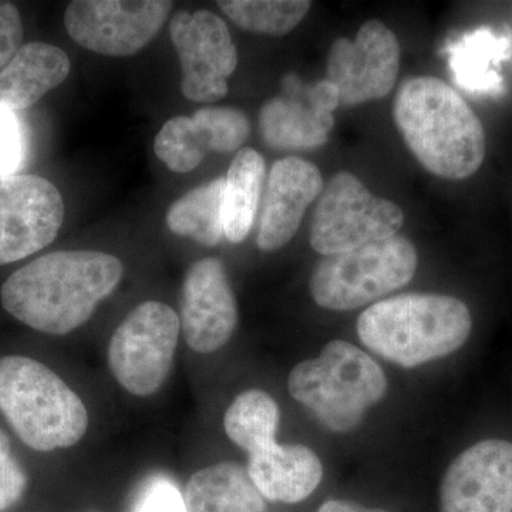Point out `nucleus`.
I'll return each mask as SVG.
<instances>
[{"instance_id": "5701e85b", "label": "nucleus", "mask_w": 512, "mask_h": 512, "mask_svg": "<svg viewBox=\"0 0 512 512\" xmlns=\"http://www.w3.org/2000/svg\"><path fill=\"white\" fill-rule=\"evenodd\" d=\"M508 46V39L487 29L464 37L450 52L454 79L471 93L500 94L503 77L493 66L503 59Z\"/></svg>"}, {"instance_id": "2eb2a0df", "label": "nucleus", "mask_w": 512, "mask_h": 512, "mask_svg": "<svg viewBox=\"0 0 512 512\" xmlns=\"http://www.w3.org/2000/svg\"><path fill=\"white\" fill-rule=\"evenodd\" d=\"M325 188L319 168L301 157L276 161L269 171L259 214L256 244L264 252L284 248L295 237L303 215Z\"/></svg>"}, {"instance_id": "473e14b6", "label": "nucleus", "mask_w": 512, "mask_h": 512, "mask_svg": "<svg viewBox=\"0 0 512 512\" xmlns=\"http://www.w3.org/2000/svg\"><path fill=\"white\" fill-rule=\"evenodd\" d=\"M6 454H10V441L5 431L0 429V456H6Z\"/></svg>"}, {"instance_id": "f03ea898", "label": "nucleus", "mask_w": 512, "mask_h": 512, "mask_svg": "<svg viewBox=\"0 0 512 512\" xmlns=\"http://www.w3.org/2000/svg\"><path fill=\"white\" fill-rule=\"evenodd\" d=\"M393 116L407 148L429 173L460 181L480 170L485 158L483 124L443 80H406L394 99Z\"/></svg>"}, {"instance_id": "1a4fd4ad", "label": "nucleus", "mask_w": 512, "mask_h": 512, "mask_svg": "<svg viewBox=\"0 0 512 512\" xmlns=\"http://www.w3.org/2000/svg\"><path fill=\"white\" fill-rule=\"evenodd\" d=\"M170 36L180 57L181 93L194 103H214L228 94V79L238 66V50L227 23L210 12H178Z\"/></svg>"}, {"instance_id": "0eeeda50", "label": "nucleus", "mask_w": 512, "mask_h": 512, "mask_svg": "<svg viewBox=\"0 0 512 512\" xmlns=\"http://www.w3.org/2000/svg\"><path fill=\"white\" fill-rule=\"evenodd\" d=\"M180 330L173 308L163 302L141 303L111 336V375L134 396L156 393L173 369Z\"/></svg>"}, {"instance_id": "39448f33", "label": "nucleus", "mask_w": 512, "mask_h": 512, "mask_svg": "<svg viewBox=\"0 0 512 512\" xmlns=\"http://www.w3.org/2000/svg\"><path fill=\"white\" fill-rule=\"evenodd\" d=\"M419 265L413 242L402 235L325 256L313 271V301L329 311H353L412 281Z\"/></svg>"}, {"instance_id": "6ab92c4d", "label": "nucleus", "mask_w": 512, "mask_h": 512, "mask_svg": "<svg viewBox=\"0 0 512 512\" xmlns=\"http://www.w3.org/2000/svg\"><path fill=\"white\" fill-rule=\"evenodd\" d=\"M188 512H265V498L248 470L220 463L192 474L184 488Z\"/></svg>"}, {"instance_id": "a878e982", "label": "nucleus", "mask_w": 512, "mask_h": 512, "mask_svg": "<svg viewBox=\"0 0 512 512\" xmlns=\"http://www.w3.org/2000/svg\"><path fill=\"white\" fill-rule=\"evenodd\" d=\"M229 20L255 35L285 36L308 15V0H220Z\"/></svg>"}, {"instance_id": "c756f323", "label": "nucleus", "mask_w": 512, "mask_h": 512, "mask_svg": "<svg viewBox=\"0 0 512 512\" xmlns=\"http://www.w3.org/2000/svg\"><path fill=\"white\" fill-rule=\"evenodd\" d=\"M28 485V477L10 454L0 456V512L13 507Z\"/></svg>"}, {"instance_id": "412c9836", "label": "nucleus", "mask_w": 512, "mask_h": 512, "mask_svg": "<svg viewBox=\"0 0 512 512\" xmlns=\"http://www.w3.org/2000/svg\"><path fill=\"white\" fill-rule=\"evenodd\" d=\"M265 178V160L254 148H241L229 165L224 191V237L244 241L254 227Z\"/></svg>"}, {"instance_id": "6e6552de", "label": "nucleus", "mask_w": 512, "mask_h": 512, "mask_svg": "<svg viewBox=\"0 0 512 512\" xmlns=\"http://www.w3.org/2000/svg\"><path fill=\"white\" fill-rule=\"evenodd\" d=\"M173 6L168 0H74L64 12V26L90 52L133 56L158 35Z\"/></svg>"}, {"instance_id": "20e7f679", "label": "nucleus", "mask_w": 512, "mask_h": 512, "mask_svg": "<svg viewBox=\"0 0 512 512\" xmlns=\"http://www.w3.org/2000/svg\"><path fill=\"white\" fill-rule=\"evenodd\" d=\"M0 412L36 451L72 447L89 429L79 394L52 369L25 356L0 357Z\"/></svg>"}, {"instance_id": "f3484780", "label": "nucleus", "mask_w": 512, "mask_h": 512, "mask_svg": "<svg viewBox=\"0 0 512 512\" xmlns=\"http://www.w3.org/2000/svg\"><path fill=\"white\" fill-rule=\"evenodd\" d=\"M70 73V59L59 47L32 42L22 46L8 66L0 70V110H25Z\"/></svg>"}, {"instance_id": "a211bd4d", "label": "nucleus", "mask_w": 512, "mask_h": 512, "mask_svg": "<svg viewBox=\"0 0 512 512\" xmlns=\"http://www.w3.org/2000/svg\"><path fill=\"white\" fill-rule=\"evenodd\" d=\"M293 399L311 409L326 429L349 433L360 426L367 407L340 389L319 359L303 360L288 379Z\"/></svg>"}, {"instance_id": "393cba45", "label": "nucleus", "mask_w": 512, "mask_h": 512, "mask_svg": "<svg viewBox=\"0 0 512 512\" xmlns=\"http://www.w3.org/2000/svg\"><path fill=\"white\" fill-rule=\"evenodd\" d=\"M279 419L281 412L274 397L252 389L235 397L225 412L224 429L232 443L254 454L276 443Z\"/></svg>"}, {"instance_id": "aec40b11", "label": "nucleus", "mask_w": 512, "mask_h": 512, "mask_svg": "<svg viewBox=\"0 0 512 512\" xmlns=\"http://www.w3.org/2000/svg\"><path fill=\"white\" fill-rule=\"evenodd\" d=\"M335 117L326 116L293 97L266 101L259 113L262 137L275 150H312L328 141Z\"/></svg>"}, {"instance_id": "4be33fe9", "label": "nucleus", "mask_w": 512, "mask_h": 512, "mask_svg": "<svg viewBox=\"0 0 512 512\" xmlns=\"http://www.w3.org/2000/svg\"><path fill=\"white\" fill-rule=\"evenodd\" d=\"M225 177L188 191L168 208L167 227L178 237L215 247L224 237Z\"/></svg>"}, {"instance_id": "7c9ffc66", "label": "nucleus", "mask_w": 512, "mask_h": 512, "mask_svg": "<svg viewBox=\"0 0 512 512\" xmlns=\"http://www.w3.org/2000/svg\"><path fill=\"white\" fill-rule=\"evenodd\" d=\"M308 101L319 113L333 116L340 104L338 89L329 80H320L308 90Z\"/></svg>"}, {"instance_id": "f257e3e1", "label": "nucleus", "mask_w": 512, "mask_h": 512, "mask_svg": "<svg viewBox=\"0 0 512 512\" xmlns=\"http://www.w3.org/2000/svg\"><path fill=\"white\" fill-rule=\"evenodd\" d=\"M123 264L99 251H59L40 256L6 279L5 311L29 328L62 336L80 328L116 291Z\"/></svg>"}, {"instance_id": "2f4dec72", "label": "nucleus", "mask_w": 512, "mask_h": 512, "mask_svg": "<svg viewBox=\"0 0 512 512\" xmlns=\"http://www.w3.org/2000/svg\"><path fill=\"white\" fill-rule=\"evenodd\" d=\"M316 512H390L380 508H366L346 500H329Z\"/></svg>"}, {"instance_id": "c85d7f7f", "label": "nucleus", "mask_w": 512, "mask_h": 512, "mask_svg": "<svg viewBox=\"0 0 512 512\" xmlns=\"http://www.w3.org/2000/svg\"><path fill=\"white\" fill-rule=\"evenodd\" d=\"M22 39L23 26L18 8L12 3L0 2V70L19 52Z\"/></svg>"}, {"instance_id": "ddd939ff", "label": "nucleus", "mask_w": 512, "mask_h": 512, "mask_svg": "<svg viewBox=\"0 0 512 512\" xmlns=\"http://www.w3.org/2000/svg\"><path fill=\"white\" fill-rule=\"evenodd\" d=\"M180 322L185 342L202 355L217 352L234 335L238 325L237 299L218 259H200L188 269Z\"/></svg>"}, {"instance_id": "b1692460", "label": "nucleus", "mask_w": 512, "mask_h": 512, "mask_svg": "<svg viewBox=\"0 0 512 512\" xmlns=\"http://www.w3.org/2000/svg\"><path fill=\"white\" fill-rule=\"evenodd\" d=\"M318 359L340 389L367 409L386 396L387 379L382 367L352 343L332 340L320 352Z\"/></svg>"}, {"instance_id": "423d86ee", "label": "nucleus", "mask_w": 512, "mask_h": 512, "mask_svg": "<svg viewBox=\"0 0 512 512\" xmlns=\"http://www.w3.org/2000/svg\"><path fill=\"white\" fill-rule=\"evenodd\" d=\"M403 224L399 205L376 197L356 175L342 171L330 178L319 195L309 241L320 255L343 254L392 238Z\"/></svg>"}, {"instance_id": "cd10ccee", "label": "nucleus", "mask_w": 512, "mask_h": 512, "mask_svg": "<svg viewBox=\"0 0 512 512\" xmlns=\"http://www.w3.org/2000/svg\"><path fill=\"white\" fill-rule=\"evenodd\" d=\"M133 512H188L184 495L173 481L154 477L141 488Z\"/></svg>"}, {"instance_id": "9b49d317", "label": "nucleus", "mask_w": 512, "mask_h": 512, "mask_svg": "<svg viewBox=\"0 0 512 512\" xmlns=\"http://www.w3.org/2000/svg\"><path fill=\"white\" fill-rule=\"evenodd\" d=\"M64 220L62 194L39 175L0 177V266L42 251Z\"/></svg>"}, {"instance_id": "7ed1b4c3", "label": "nucleus", "mask_w": 512, "mask_h": 512, "mask_svg": "<svg viewBox=\"0 0 512 512\" xmlns=\"http://www.w3.org/2000/svg\"><path fill=\"white\" fill-rule=\"evenodd\" d=\"M471 328L466 303L436 293H404L376 302L356 325L366 348L402 367L451 355L470 338Z\"/></svg>"}, {"instance_id": "bb28decb", "label": "nucleus", "mask_w": 512, "mask_h": 512, "mask_svg": "<svg viewBox=\"0 0 512 512\" xmlns=\"http://www.w3.org/2000/svg\"><path fill=\"white\" fill-rule=\"evenodd\" d=\"M25 133L15 111L0 110V177L16 175L25 160Z\"/></svg>"}, {"instance_id": "4468645a", "label": "nucleus", "mask_w": 512, "mask_h": 512, "mask_svg": "<svg viewBox=\"0 0 512 512\" xmlns=\"http://www.w3.org/2000/svg\"><path fill=\"white\" fill-rule=\"evenodd\" d=\"M251 126L234 107H202L192 117H174L158 131L154 151L171 171L190 173L208 153L241 150Z\"/></svg>"}, {"instance_id": "9d476101", "label": "nucleus", "mask_w": 512, "mask_h": 512, "mask_svg": "<svg viewBox=\"0 0 512 512\" xmlns=\"http://www.w3.org/2000/svg\"><path fill=\"white\" fill-rule=\"evenodd\" d=\"M399 70V40L383 22L370 19L355 40L340 37L330 47L326 80L338 89L340 104L357 106L392 92Z\"/></svg>"}, {"instance_id": "f8f14e48", "label": "nucleus", "mask_w": 512, "mask_h": 512, "mask_svg": "<svg viewBox=\"0 0 512 512\" xmlns=\"http://www.w3.org/2000/svg\"><path fill=\"white\" fill-rule=\"evenodd\" d=\"M441 512H512V443L484 440L447 468L440 487Z\"/></svg>"}, {"instance_id": "dca6fc26", "label": "nucleus", "mask_w": 512, "mask_h": 512, "mask_svg": "<svg viewBox=\"0 0 512 512\" xmlns=\"http://www.w3.org/2000/svg\"><path fill=\"white\" fill-rule=\"evenodd\" d=\"M247 470L262 497L274 503H301L323 477L319 457L301 444L275 443L249 454Z\"/></svg>"}]
</instances>
